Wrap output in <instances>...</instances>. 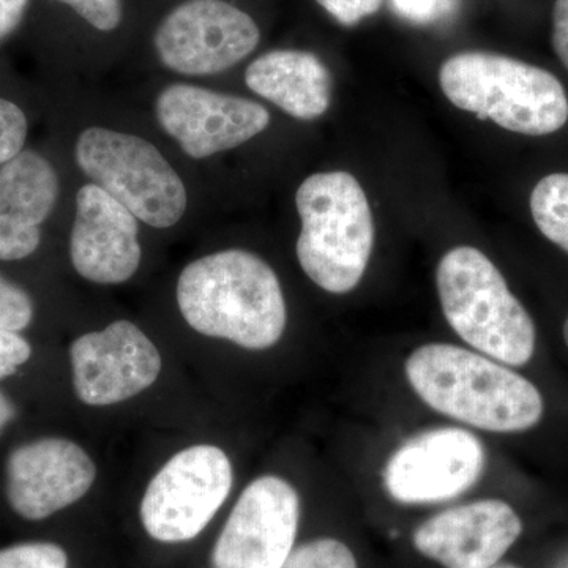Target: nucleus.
I'll list each match as a JSON object with an SVG mask.
<instances>
[{
  "instance_id": "obj_2",
  "label": "nucleus",
  "mask_w": 568,
  "mask_h": 568,
  "mask_svg": "<svg viewBox=\"0 0 568 568\" xmlns=\"http://www.w3.org/2000/svg\"><path fill=\"white\" fill-rule=\"evenodd\" d=\"M406 376L426 405L485 432H526L544 416V398L530 381L463 347H418Z\"/></svg>"
},
{
  "instance_id": "obj_10",
  "label": "nucleus",
  "mask_w": 568,
  "mask_h": 568,
  "mask_svg": "<svg viewBox=\"0 0 568 568\" xmlns=\"http://www.w3.org/2000/svg\"><path fill=\"white\" fill-rule=\"evenodd\" d=\"M301 499L286 480L256 478L239 497L212 552L213 568H282L293 552Z\"/></svg>"
},
{
  "instance_id": "obj_26",
  "label": "nucleus",
  "mask_w": 568,
  "mask_h": 568,
  "mask_svg": "<svg viewBox=\"0 0 568 568\" xmlns=\"http://www.w3.org/2000/svg\"><path fill=\"white\" fill-rule=\"evenodd\" d=\"M395 10L413 22H429L450 9V0H392Z\"/></svg>"
},
{
  "instance_id": "obj_19",
  "label": "nucleus",
  "mask_w": 568,
  "mask_h": 568,
  "mask_svg": "<svg viewBox=\"0 0 568 568\" xmlns=\"http://www.w3.org/2000/svg\"><path fill=\"white\" fill-rule=\"evenodd\" d=\"M58 7L88 32L100 37H115L126 28V0H47Z\"/></svg>"
},
{
  "instance_id": "obj_21",
  "label": "nucleus",
  "mask_w": 568,
  "mask_h": 568,
  "mask_svg": "<svg viewBox=\"0 0 568 568\" xmlns=\"http://www.w3.org/2000/svg\"><path fill=\"white\" fill-rule=\"evenodd\" d=\"M0 568H69V558L54 544H21L0 549Z\"/></svg>"
},
{
  "instance_id": "obj_5",
  "label": "nucleus",
  "mask_w": 568,
  "mask_h": 568,
  "mask_svg": "<svg viewBox=\"0 0 568 568\" xmlns=\"http://www.w3.org/2000/svg\"><path fill=\"white\" fill-rule=\"evenodd\" d=\"M436 282L444 315L467 345L500 364H528L536 325L487 254L473 246L450 250L437 265Z\"/></svg>"
},
{
  "instance_id": "obj_16",
  "label": "nucleus",
  "mask_w": 568,
  "mask_h": 568,
  "mask_svg": "<svg viewBox=\"0 0 568 568\" xmlns=\"http://www.w3.org/2000/svg\"><path fill=\"white\" fill-rule=\"evenodd\" d=\"M61 193L54 166L43 155L22 151L0 168V261H21L37 252L41 224Z\"/></svg>"
},
{
  "instance_id": "obj_25",
  "label": "nucleus",
  "mask_w": 568,
  "mask_h": 568,
  "mask_svg": "<svg viewBox=\"0 0 568 568\" xmlns=\"http://www.w3.org/2000/svg\"><path fill=\"white\" fill-rule=\"evenodd\" d=\"M328 14L345 26L357 24L365 17L376 13L383 0H316Z\"/></svg>"
},
{
  "instance_id": "obj_13",
  "label": "nucleus",
  "mask_w": 568,
  "mask_h": 568,
  "mask_svg": "<svg viewBox=\"0 0 568 568\" xmlns=\"http://www.w3.org/2000/svg\"><path fill=\"white\" fill-rule=\"evenodd\" d=\"M6 474L10 507L40 521L78 503L95 481L97 467L73 440L43 437L14 448Z\"/></svg>"
},
{
  "instance_id": "obj_12",
  "label": "nucleus",
  "mask_w": 568,
  "mask_h": 568,
  "mask_svg": "<svg viewBox=\"0 0 568 568\" xmlns=\"http://www.w3.org/2000/svg\"><path fill=\"white\" fill-rule=\"evenodd\" d=\"M73 386L89 406H110L152 386L162 357L151 338L130 321H115L102 332L74 339L70 347Z\"/></svg>"
},
{
  "instance_id": "obj_29",
  "label": "nucleus",
  "mask_w": 568,
  "mask_h": 568,
  "mask_svg": "<svg viewBox=\"0 0 568 568\" xmlns=\"http://www.w3.org/2000/svg\"><path fill=\"white\" fill-rule=\"evenodd\" d=\"M14 417V406L13 403L7 398L6 395L0 392V432L6 428V425H9Z\"/></svg>"
},
{
  "instance_id": "obj_8",
  "label": "nucleus",
  "mask_w": 568,
  "mask_h": 568,
  "mask_svg": "<svg viewBox=\"0 0 568 568\" xmlns=\"http://www.w3.org/2000/svg\"><path fill=\"white\" fill-rule=\"evenodd\" d=\"M233 487V466L222 448L193 446L174 455L152 478L141 503L149 536L182 544L200 536Z\"/></svg>"
},
{
  "instance_id": "obj_27",
  "label": "nucleus",
  "mask_w": 568,
  "mask_h": 568,
  "mask_svg": "<svg viewBox=\"0 0 568 568\" xmlns=\"http://www.w3.org/2000/svg\"><path fill=\"white\" fill-rule=\"evenodd\" d=\"M29 6L31 0H0V43L20 29Z\"/></svg>"
},
{
  "instance_id": "obj_9",
  "label": "nucleus",
  "mask_w": 568,
  "mask_h": 568,
  "mask_svg": "<svg viewBox=\"0 0 568 568\" xmlns=\"http://www.w3.org/2000/svg\"><path fill=\"white\" fill-rule=\"evenodd\" d=\"M155 115L163 132L193 160L241 148L271 123L261 103L185 82L159 93Z\"/></svg>"
},
{
  "instance_id": "obj_18",
  "label": "nucleus",
  "mask_w": 568,
  "mask_h": 568,
  "mask_svg": "<svg viewBox=\"0 0 568 568\" xmlns=\"http://www.w3.org/2000/svg\"><path fill=\"white\" fill-rule=\"evenodd\" d=\"M534 222L545 237L568 253V174H549L530 194Z\"/></svg>"
},
{
  "instance_id": "obj_4",
  "label": "nucleus",
  "mask_w": 568,
  "mask_h": 568,
  "mask_svg": "<svg viewBox=\"0 0 568 568\" xmlns=\"http://www.w3.org/2000/svg\"><path fill=\"white\" fill-rule=\"evenodd\" d=\"M439 82L459 110L510 132L544 136L568 121L567 93L558 78L507 55L462 52L440 67Z\"/></svg>"
},
{
  "instance_id": "obj_30",
  "label": "nucleus",
  "mask_w": 568,
  "mask_h": 568,
  "mask_svg": "<svg viewBox=\"0 0 568 568\" xmlns=\"http://www.w3.org/2000/svg\"><path fill=\"white\" fill-rule=\"evenodd\" d=\"M488 568H518V567L511 566V564H495V566H491Z\"/></svg>"
},
{
  "instance_id": "obj_24",
  "label": "nucleus",
  "mask_w": 568,
  "mask_h": 568,
  "mask_svg": "<svg viewBox=\"0 0 568 568\" xmlns=\"http://www.w3.org/2000/svg\"><path fill=\"white\" fill-rule=\"evenodd\" d=\"M31 355L32 346L20 332L0 328V381L13 376Z\"/></svg>"
},
{
  "instance_id": "obj_22",
  "label": "nucleus",
  "mask_w": 568,
  "mask_h": 568,
  "mask_svg": "<svg viewBox=\"0 0 568 568\" xmlns=\"http://www.w3.org/2000/svg\"><path fill=\"white\" fill-rule=\"evenodd\" d=\"M29 123L17 103L0 99V168L24 151Z\"/></svg>"
},
{
  "instance_id": "obj_11",
  "label": "nucleus",
  "mask_w": 568,
  "mask_h": 568,
  "mask_svg": "<svg viewBox=\"0 0 568 568\" xmlns=\"http://www.w3.org/2000/svg\"><path fill=\"white\" fill-rule=\"evenodd\" d=\"M484 465V447L473 433L437 428L413 437L392 455L384 484L398 503H440L474 487Z\"/></svg>"
},
{
  "instance_id": "obj_6",
  "label": "nucleus",
  "mask_w": 568,
  "mask_h": 568,
  "mask_svg": "<svg viewBox=\"0 0 568 568\" xmlns=\"http://www.w3.org/2000/svg\"><path fill=\"white\" fill-rule=\"evenodd\" d=\"M74 159L89 181L148 226L168 230L185 215V183L159 148L144 138L89 126L78 138Z\"/></svg>"
},
{
  "instance_id": "obj_23",
  "label": "nucleus",
  "mask_w": 568,
  "mask_h": 568,
  "mask_svg": "<svg viewBox=\"0 0 568 568\" xmlns=\"http://www.w3.org/2000/svg\"><path fill=\"white\" fill-rule=\"evenodd\" d=\"M32 320V298L20 286L0 275V328L21 332Z\"/></svg>"
},
{
  "instance_id": "obj_17",
  "label": "nucleus",
  "mask_w": 568,
  "mask_h": 568,
  "mask_svg": "<svg viewBox=\"0 0 568 568\" xmlns=\"http://www.w3.org/2000/svg\"><path fill=\"white\" fill-rule=\"evenodd\" d=\"M245 84L298 121H315L331 106V71L315 52H265L246 67Z\"/></svg>"
},
{
  "instance_id": "obj_3",
  "label": "nucleus",
  "mask_w": 568,
  "mask_h": 568,
  "mask_svg": "<svg viewBox=\"0 0 568 568\" xmlns=\"http://www.w3.org/2000/svg\"><path fill=\"white\" fill-rule=\"evenodd\" d=\"M302 230L297 257L308 278L332 294L353 291L372 256L375 222L361 183L345 171L310 175L295 194Z\"/></svg>"
},
{
  "instance_id": "obj_15",
  "label": "nucleus",
  "mask_w": 568,
  "mask_h": 568,
  "mask_svg": "<svg viewBox=\"0 0 568 568\" xmlns=\"http://www.w3.org/2000/svg\"><path fill=\"white\" fill-rule=\"evenodd\" d=\"M523 523L504 500L450 508L414 532V547L446 568H488L518 540Z\"/></svg>"
},
{
  "instance_id": "obj_31",
  "label": "nucleus",
  "mask_w": 568,
  "mask_h": 568,
  "mask_svg": "<svg viewBox=\"0 0 568 568\" xmlns=\"http://www.w3.org/2000/svg\"><path fill=\"white\" fill-rule=\"evenodd\" d=\"M564 338H566L567 347H568V320L566 321V325H564Z\"/></svg>"
},
{
  "instance_id": "obj_14",
  "label": "nucleus",
  "mask_w": 568,
  "mask_h": 568,
  "mask_svg": "<svg viewBox=\"0 0 568 568\" xmlns=\"http://www.w3.org/2000/svg\"><path fill=\"white\" fill-rule=\"evenodd\" d=\"M140 220L95 183L82 185L70 234L74 271L97 284L129 282L141 264Z\"/></svg>"
},
{
  "instance_id": "obj_28",
  "label": "nucleus",
  "mask_w": 568,
  "mask_h": 568,
  "mask_svg": "<svg viewBox=\"0 0 568 568\" xmlns=\"http://www.w3.org/2000/svg\"><path fill=\"white\" fill-rule=\"evenodd\" d=\"M552 44L568 70V0H556L552 13Z\"/></svg>"
},
{
  "instance_id": "obj_20",
  "label": "nucleus",
  "mask_w": 568,
  "mask_h": 568,
  "mask_svg": "<svg viewBox=\"0 0 568 568\" xmlns=\"http://www.w3.org/2000/svg\"><path fill=\"white\" fill-rule=\"evenodd\" d=\"M282 568H357V562L342 541L320 538L294 549Z\"/></svg>"
},
{
  "instance_id": "obj_1",
  "label": "nucleus",
  "mask_w": 568,
  "mask_h": 568,
  "mask_svg": "<svg viewBox=\"0 0 568 568\" xmlns=\"http://www.w3.org/2000/svg\"><path fill=\"white\" fill-rule=\"evenodd\" d=\"M175 294L190 327L245 349H268L286 328L278 276L245 250H224L193 261L179 276Z\"/></svg>"
},
{
  "instance_id": "obj_7",
  "label": "nucleus",
  "mask_w": 568,
  "mask_h": 568,
  "mask_svg": "<svg viewBox=\"0 0 568 568\" xmlns=\"http://www.w3.org/2000/svg\"><path fill=\"white\" fill-rule=\"evenodd\" d=\"M261 37L253 14L234 0H175L153 26L151 47L164 69L207 78L244 62Z\"/></svg>"
}]
</instances>
